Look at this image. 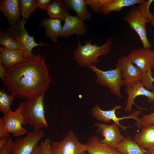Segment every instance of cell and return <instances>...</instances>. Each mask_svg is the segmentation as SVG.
<instances>
[{
  "mask_svg": "<svg viewBox=\"0 0 154 154\" xmlns=\"http://www.w3.org/2000/svg\"><path fill=\"white\" fill-rule=\"evenodd\" d=\"M87 31V27L84 21L77 16H72L70 15L64 21L60 36L67 38L73 34L83 36Z\"/></svg>",
  "mask_w": 154,
  "mask_h": 154,
  "instance_id": "9a60e30c",
  "label": "cell"
},
{
  "mask_svg": "<svg viewBox=\"0 0 154 154\" xmlns=\"http://www.w3.org/2000/svg\"><path fill=\"white\" fill-rule=\"evenodd\" d=\"M69 9L63 0H52L46 11L50 19H56L65 21L70 15Z\"/></svg>",
  "mask_w": 154,
  "mask_h": 154,
  "instance_id": "44dd1931",
  "label": "cell"
},
{
  "mask_svg": "<svg viewBox=\"0 0 154 154\" xmlns=\"http://www.w3.org/2000/svg\"><path fill=\"white\" fill-rule=\"evenodd\" d=\"M19 5L23 20L29 19L37 7V0H20Z\"/></svg>",
  "mask_w": 154,
  "mask_h": 154,
  "instance_id": "d4e9b609",
  "label": "cell"
},
{
  "mask_svg": "<svg viewBox=\"0 0 154 154\" xmlns=\"http://www.w3.org/2000/svg\"><path fill=\"white\" fill-rule=\"evenodd\" d=\"M40 25L45 29L46 37H50L52 42L56 43L62 30L61 20L56 19H46L42 21Z\"/></svg>",
  "mask_w": 154,
  "mask_h": 154,
  "instance_id": "ffe728a7",
  "label": "cell"
},
{
  "mask_svg": "<svg viewBox=\"0 0 154 154\" xmlns=\"http://www.w3.org/2000/svg\"><path fill=\"white\" fill-rule=\"evenodd\" d=\"M15 96L8 94L2 89L0 90V111L4 115L11 110L10 106L13 103Z\"/></svg>",
  "mask_w": 154,
  "mask_h": 154,
  "instance_id": "4316f807",
  "label": "cell"
},
{
  "mask_svg": "<svg viewBox=\"0 0 154 154\" xmlns=\"http://www.w3.org/2000/svg\"><path fill=\"white\" fill-rule=\"evenodd\" d=\"M63 1L69 9L75 11L77 16L83 21L90 20L92 15L87 9L84 0H63Z\"/></svg>",
  "mask_w": 154,
  "mask_h": 154,
  "instance_id": "603a6c76",
  "label": "cell"
},
{
  "mask_svg": "<svg viewBox=\"0 0 154 154\" xmlns=\"http://www.w3.org/2000/svg\"><path fill=\"white\" fill-rule=\"evenodd\" d=\"M122 108V106H114L112 110H102L98 105H96L92 109L91 113L92 116L97 120L105 122H108L111 120L117 124L124 131L131 127L130 126H125L121 125L119 121L125 119H133L135 120L136 122L135 123L136 125L139 129H141V120L138 116L141 113V110H136L131 113L128 116L117 117L116 114V110Z\"/></svg>",
  "mask_w": 154,
  "mask_h": 154,
  "instance_id": "52a82bcc",
  "label": "cell"
},
{
  "mask_svg": "<svg viewBox=\"0 0 154 154\" xmlns=\"http://www.w3.org/2000/svg\"><path fill=\"white\" fill-rule=\"evenodd\" d=\"M128 98L126 102V106L124 109L125 112L131 113L132 109V106L135 105L139 110H148L146 109L137 106L135 103V98L139 96H143L147 98L148 102L154 105V91H150L145 88L142 84L141 80L138 81L125 87Z\"/></svg>",
  "mask_w": 154,
  "mask_h": 154,
  "instance_id": "8fae6325",
  "label": "cell"
},
{
  "mask_svg": "<svg viewBox=\"0 0 154 154\" xmlns=\"http://www.w3.org/2000/svg\"><path fill=\"white\" fill-rule=\"evenodd\" d=\"M52 1L51 0H37V7L42 10L46 11Z\"/></svg>",
  "mask_w": 154,
  "mask_h": 154,
  "instance_id": "d6a6232c",
  "label": "cell"
},
{
  "mask_svg": "<svg viewBox=\"0 0 154 154\" xmlns=\"http://www.w3.org/2000/svg\"><path fill=\"white\" fill-rule=\"evenodd\" d=\"M2 119L8 133H11L14 137L23 135L27 133V130L22 126V125H25V122L19 107L15 111L11 110L5 114Z\"/></svg>",
  "mask_w": 154,
  "mask_h": 154,
  "instance_id": "5bb4252c",
  "label": "cell"
},
{
  "mask_svg": "<svg viewBox=\"0 0 154 154\" xmlns=\"http://www.w3.org/2000/svg\"><path fill=\"white\" fill-rule=\"evenodd\" d=\"M0 61L7 70L17 64L28 60L21 50L9 49L1 46L0 47Z\"/></svg>",
  "mask_w": 154,
  "mask_h": 154,
  "instance_id": "e0dca14e",
  "label": "cell"
},
{
  "mask_svg": "<svg viewBox=\"0 0 154 154\" xmlns=\"http://www.w3.org/2000/svg\"><path fill=\"white\" fill-rule=\"evenodd\" d=\"M31 154H42L40 146H38Z\"/></svg>",
  "mask_w": 154,
  "mask_h": 154,
  "instance_id": "8d00e7d4",
  "label": "cell"
},
{
  "mask_svg": "<svg viewBox=\"0 0 154 154\" xmlns=\"http://www.w3.org/2000/svg\"><path fill=\"white\" fill-rule=\"evenodd\" d=\"M145 0H112L105 5L101 12L104 14H108L113 11L119 12L124 7L139 4Z\"/></svg>",
  "mask_w": 154,
  "mask_h": 154,
  "instance_id": "cb8c5ba5",
  "label": "cell"
},
{
  "mask_svg": "<svg viewBox=\"0 0 154 154\" xmlns=\"http://www.w3.org/2000/svg\"><path fill=\"white\" fill-rule=\"evenodd\" d=\"M93 127H97L96 133H100L104 138L100 139V142L113 148L116 149L117 145L125 138L121 133L119 126L114 122L110 125L97 122L95 123Z\"/></svg>",
  "mask_w": 154,
  "mask_h": 154,
  "instance_id": "7c38bea8",
  "label": "cell"
},
{
  "mask_svg": "<svg viewBox=\"0 0 154 154\" xmlns=\"http://www.w3.org/2000/svg\"><path fill=\"white\" fill-rule=\"evenodd\" d=\"M115 66L118 67L120 70L125 87L141 80L142 72L137 67L134 66L127 56H122L118 60Z\"/></svg>",
  "mask_w": 154,
  "mask_h": 154,
  "instance_id": "4fadbf2b",
  "label": "cell"
},
{
  "mask_svg": "<svg viewBox=\"0 0 154 154\" xmlns=\"http://www.w3.org/2000/svg\"><path fill=\"white\" fill-rule=\"evenodd\" d=\"M86 144L87 152L90 154H122L116 149L101 143L96 135L90 137Z\"/></svg>",
  "mask_w": 154,
  "mask_h": 154,
  "instance_id": "d6986e66",
  "label": "cell"
},
{
  "mask_svg": "<svg viewBox=\"0 0 154 154\" xmlns=\"http://www.w3.org/2000/svg\"><path fill=\"white\" fill-rule=\"evenodd\" d=\"M153 82H154V78H153Z\"/></svg>",
  "mask_w": 154,
  "mask_h": 154,
  "instance_id": "ab89813d",
  "label": "cell"
},
{
  "mask_svg": "<svg viewBox=\"0 0 154 154\" xmlns=\"http://www.w3.org/2000/svg\"><path fill=\"white\" fill-rule=\"evenodd\" d=\"M153 1V0H145L139 4L137 7L143 15L150 20L151 24L154 28V15L151 13L149 9L150 6Z\"/></svg>",
  "mask_w": 154,
  "mask_h": 154,
  "instance_id": "83f0119b",
  "label": "cell"
},
{
  "mask_svg": "<svg viewBox=\"0 0 154 154\" xmlns=\"http://www.w3.org/2000/svg\"><path fill=\"white\" fill-rule=\"evenodd\" d=\"M9 137H3L0 139V150L2 149L6 145Z\"/></svg>",
  "mask_w": 154,
  "mask_h": 154,
  "instance_id": "d590c367",
  "label": "cell"
},
{
  "mask_svg": "<svg viewBox=\"0 0 154 154\" xmlns=\"http://www.w3.org/2000/svg\"><path fill=\"white\" fill-rule=\"evenodd\" d=\"M51 147L53 154H81L87 151L88 149L86 144L79 141L72 129L61 140L52 142Z\"/></svg>",
  "mask_w": 154,
  "mask_h": 154,
  "instance_id": "9c48e42d",
  "label": "cell"
},
{
  "mask_svg": "<svg viewBox=\"0 0 154 154\" xmlns=\"http://www.w3.org/2000/svg\"><path fill=\"white\" fill-rule=\"evenodd\" d=\"M116 149L122 154H145L148 150L139 145L128 137L117 145Z\"/></svg>",
  "mask_w": 154,
  "mask_h": 154,
  "instance_id": "7402d4cb",
  "label": "cell"
},
{
  "mask_svg": "<svg viewBox=\"0 0 154 154\" xmlns=\"http://www.w3.org/2000/svg\"><path fill=\"white\" fill-rule=\"evenodd\" d=\"M45 57L39 54L29 60L7 70L3 84L8 92L24 101L37 97L48 90L52 79L45 63Z\"/></svg>",
  "mask_w": 154,
  "mask_h": 154,
  "instance_id": "6da1fadb",
  "label": "cell"
},
{
  "mask_svg": "<svg viewBox=\"0 0 154 154\" xmlns=\"http://www.w3.org/2000/svg\"><path fill=\"white\" fill-rule=\"evenodd\" d=\"M0 10L8 20L10 25H15L21 19V11L18 0H1Z\"/></svg>",
  "mask_w": 154,
  "mask_h": 154,
  "instance_id": "2e32d148",
  "label": "cell"
},
{
  "mask_svg": "<svg viewBox=\"0 0 154 154\" xmlns=\"http://www.w3.org/2000/svg\"><path fill=\"white\" fill-rule=\"evenodd\" d=\"M92 40H87L85 42V44L82 46L78 40V45L74 51L73 58L80 66L88 67L93 64H97L99 60L98 57L107 54L110 51L112 43L110 38L100 46L96 43L92 44Z\"/></svg>",
  "mask_w": 154,
  "mask_h": 154,
  "instance_id": "277c9868",
  "label": "cell"
},
{
  "mask_svg": "<svg viewBox=\"0 0 154 154\" xmlns=\"http://www.w3.org/2000/svg\"><path fill=\"white\" fill-rule=\"evenodd\" d=\"M45 94L44 92L37 97L22 101L18 107L21 109L25 125H31L35 130L47 128L49 126L45 115Z\"/></svg>",
  "mask_w": 154,
  "mask_h": 154,
  "instance_id": "7a4b0ae2",
  "label": "cell"
},
{
  "mask_svg": "<svg viewBox=\"0 0 154 154\" xmlns=\"http://www.w3.org/2000/svg\"><path fill=\"white\" fill-rule=\"evenodd\" d=\"M134 140L148 151L154 149V124L143 127L140 132L135 135Z\"/></svg>",
  "mask_w": 154,
  "mask_h": 154,
  "instance_id": "ac0fdd59",
  "label": "cell"
},
{
  "mask_svg": "<svg viewBox=\"0 0 154 154\" xmlns=\"http://www.w3.org/2000/svg\"><path fill=\"white\" fill-rule=\"evenodd\" d=\"M145 154H154V149L151 151H148Z\"/></svg>",
  "mask_w": 154,
  "mask_h": 154,
  "instance_id": "74e56055",
  "label": "cell"
},
{
  "mask_svg": "<svg viewBox=\"0 0 154 154\" xmlns=\"http://www.w3.org/2000/svg\"><path fill=\"white\" fill-rule=\"evenodd\" d=\"M7 70L1 62L0 61V78L3 82L5 79Z\"/></svg>",
  "mask_w": 154,
  "mask_h": 154,
  "instance_id": "e575fe53",
  "label": "cell"
},
{
  "mask_svg": "<svg viewBox=\"0 0 154 154\" xmlns=\"http://www.w3.org/2000/svg\"><path fill=\"white\" fill-rule=\"evenodd\" d=\"M112 0H85L87 5L92 9L94 12L99 13L101 12L103 7Z\"/></svg>",
  "mask_w": 154,
  "mask_h": 154,
  "instance_id": "f1b7e54d",
  "label": "cell"
},
{
  "mask_svg": "<svg viewBox=\"0 0 154 154\" xmlns=\"http://www.w3.org/2000/svg\"><path fill=\"white\" fill-rule=\"evenodd\" d=\"M26 20L22 19L15 25H10L7 31L14 38L21 46L24 56L28 60L31 59L34 55L32 50L34 47L38 46H51L42 42L38 43L35 40L34 37L28 35L25 29Z\"/></svg>",
  "mask_w": 154,
  "mask_h": 154,
  "instance_id": "5b68a950",
  "label": "cell"
},
{
  "mask_svg": "<svg viewBox=\"0 0 154 154\" xmlns=\"http://www.w3.org/2000/svg\"><path fill=\"white\" fill-rule=\"evenodd\" d=\"M81 154H90L88 153V152L87 153H86V152H84L82 153Z\"/></svg>",
  "mask_w": 154,
  "mask_h": 154,
  "instance_id": "f35d334b",
  "label": "cell"
},
{
  "mask_svg": "<svg viewBox=\"0 0 154 154\" xmlns=\"http://www.w3.org/2000/svg\"><path fill=\"white\" fill-rule=\"evenodd\" d=\"M0 43L3 46L7 49L21 50L19 44L7 31L1 33Z\"/></svg>",
  "mask_w": 154,
  "mask_h": 154,
  "instance_id": "484cf974",
  "label": "cell"
},
{
  "mask_svg": "<svg viewBox=\"0 0 154 154\" xmlns=\"http://www.w3.org/2000/svg\"><path fill=\"white\" fill-rule=\"evenodd\" d=\"M2 119H0V139L9 137V135Z\"/></svg>",
  "mask_w": 154,
  "mask_h": 154,
  "instance_id": "1f68e13d",
  "label": "cell"
},
{
  "mask_svg": "<svg viewBox=\"0 0 154 154\" xmlns=\"http://www.w3.org/2000/svg\"><path fill=\"white\" fill-rule=\"evenodd\" d=\"M127 56L142 73L141 80L146 89L154 91L152 70L154 68V52L150 48L135 49L131 51Z\"/></svg>",
  "mask_w": 154,
  "mask_h": 154,
  "instance_id": "3957f363",
  "label": "cell"
},
{
  "mask_svg": "<svg viewBox=\"0 0 154 154\" xmlns=\"http://www.w3.org/2000/svg\"><path fill=\"white\" fill-rule=\"evenodd\" d=\"M12 142V139L9 137L5 146L0 150V154H10V149Z\"/></svg>",
  "mask_w": 154,
  "mask_h": 154,
  "instance_id": "836d02e7",
  "label": "cell"
},
{
  "mask_svg": "<svg viewBox=\"0 0 154 154\" xmlns=\"http://www.w3.org/2000/svg\"><path fill=\"white\" fill-rule=\"evenodd\" d=\"M123 19L138 34L142 43L143 48H151V45L148 39L146 27V24L151 22V21L143 15L137 7H133Z\"/></svg>",
  "mask_w": 154,
  "mask_h": 154,
  "instance_id": "ba28073f",
  "label": "cell"
},
{
  "mask_svg": "<svg viewBox=\"0 0 154 154\" xmlns=\"http://www.w3.org/2000/svg\"><path fill=\"white\" fill-rule=\"evenodd\" d=\"M141 118V125L143 127L154 124V112L149 114L143 115Z\"/></svg>",
  "mask_w": 154,
  "mask_h": 154,
  "instance_id": "4dcf8cb0",
  "label": "cell"
},
{
  "mask_svg": "<svg viewBox=\"0 0 154 154\" xmlns=\"http://www.w3.org/2000/svg\"><path fill=\"white\" fill-rule=\"evenodd\" d=\"M51 143V140L49 138H47L44 141H42L41 142L40 146L42 154H53Z\"/></svg>",
  "mask_w": 154,
  "mask_h": 154,
  "instance_id": "f546056e",
  "label": "cell"
},
{
  "mask_svg": "<svg viewBox=\"0 0 154 154\" xmlns=\"http://www.w3.org/2000/svg\"><path fill=\"white\" fill-rule=\"evenodd\" d=\"M45 136L44 131L41 129L28 132L25 137L18 138L13 141L10 154H31Z\"/></svg>",
  "mask_w": 154,
  "mask_h": 154,
  "instance_id": "30bf717a",
  "label": "cell"
},
{
  "mask_svg": "<svg viewBox=\"0 0 154 154\" xmlns=\"http://www.w3.org/2000/svg\"><path fill=\"white\" fill-rule=\"evenodd\" d=\"M88 67L96 73V82L98 84L108 87L114 95L120 98H122L121 88L124 85V80L118 67L116 66L114 69L104 71L98 69L92 64Z\"/></svg>",
  "mask_w": 154,
  "mask_h": 154,
  "instance_id": "8992f818",
  "label": "cell"
}]
</instances>
